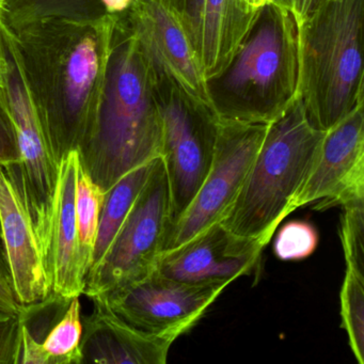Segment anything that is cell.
Wrapping results in <instances>:
<instances>
[{
	"label": "cell",
	"instance_id": "obj_1",
	"mask_svg": "<svg viewBox=\"0 0 364 364\" xmlns=\"http://www.w3.org/2000/svg\"><path fill=\"white\" fill-rule=\"evenodd\" d=\"M116 16L39 21L12 31L57 166L80 150L101 105Z\"/></svg>",
	"mask_w": 364,
	"mask_h": 364
},
{
	"label": "cell",
	"instance_id": "obj_2",
	"mask_svg": "<svg viewBox=\"0 0 364 364\" xmlns=\"http://www.w3.org/2000/svg\"><path fill=\"white\" fill-rule=\"evenodd\" d=\"M163 122L155 75L116 16L101 105L80 146V165L107 193L125 174L161 157Z\"/></svg>",
	"mask_w": 364,
	"mask_h": 364
},
{
	"label": "cell",
	"instance_id": "obj_3",
	"mask_svg": "<svg viewBox=\"0 0 364 364\" xmlns=\"http://www.w3.org/2000/svg\"><path fill=\"white\" fill-rule=\"evenodd\" d=\"M210 107L225 122L269 124L299 97L298 26L270 3L255 12L225 70L206 80Z\"/></svg>",
	"mask_w": 364,
	"mask_h": 364
},
{
	"label": "cell",
	"instance_id": "obj_4",
	"mask_svg": "<svg viewBox=\"0 0 364 364\" xmlns=\"http://www.w3.org/2000/svg\"><path fill=\"white\" fill-rule=\"evenodd\" d=\"M363 5L327 0L297 25L299 97L323 133L364 102Z\"/></svg>",
	"mask_w": 364,
	"mask_h": 364
},
{
	"label": "cell",
	"instance_id": "obj_5",
	"mask_svg": "<svg viewBox=\"0 0 364 364\" xmlns=\"http://www.w3.org/2000/svg\"><path fill=\"white\" fill-rule=\"evenodd\" d=\"M323 132L309 122L300 97L269 123L242 189L221 223L247 240L270 242L314 163Z\"/></svg>",
	"mask_w": 364,
	"mask_h": 364
},
{
	"label": "cell",
	"instance_id": "obj_6",
	"mask_svg": "<svg viewBox=\"0 0 364 364\" xmlns=\"http://www.w3.org/2000/svg\"><path fill=\"white\" fill-rule=\"evenodd\" d=\"M155 93L163 122L161 159L171 200L169 228L191 205L212 167L220 121L210 106L165 78L155 77Z\"/></svg>",
	"mask_w": 364,
	"mask_h": 364
},
{
	"label": "cell",
	"instance_id": "obj_7",
	"mask_svg": "<svg viewBox=\"0 0 364 364\" xmlns=\"http://www.w3.org/2000/svg\"><path fill=\"white\" fill-rule=\"evenodd\" d=\"M169 183L161 157L105 257L89 270L84 295H106L154 272L170 220Z\"/></svg>",
	"mask_w": 364,
	"mask_h": 364
},
{
	"label": "cell",
	"instance_id": "obj_8",
	"mask_svg": "<svg viewBox=\"0 0 364 364\" xmlns=\"http://www.w3.org/2000/svg\"><path fill=\"white\" fill-rule=\"evenodd\" d=\"M6 69L4 95L16 129L20 164L12 169L33 219L39 242L48 225L56 187L58 166L53 156L35 102L25 78L20 56L9 27L0 20Z\"/></svg>",
	"mask_w": 364,
	"mask_h": 364
},
{
	"label": "cell",
	"instance_id": "obj_9",
	"mask_svg": "<svg viewBox=\"0 0 364 364\" xmlns=\"http://www.w3.org/2000/svg\"><path fill=\"white\" fill-rule=\"evenodd\" d=\"M267 127L220 121L212 167L191 205L166 231L161 253L223 221L242 189Z\"/></svg>",
	"mask_w": 364,
	"mask_h": 364
},
{
	"label": "cell",
	"instance_id": "obj_10",
	"mask_svg": "<svg viewBox=\"0 0 364 364\" xmlns=\"http://www.w3.org/2000/svg\"><path fill=\"white\" fill-rule=\"evenodd\" d=\"M225 287L178 282L154 270L103 296L110 309L134 327L176 340L197 323Z\"/></svg>",
	"mask_w": 364,
	"mask_h": 364
},
{
	"label": "cell",
	"instance_id": "obj_11",
	"mask_svg": "<svg viewBox=\"0 0 364 364\" xmlns=\"http://www.w3.org/2000/svg\"><path fill=\"white\" fill-rule=\"evenodd\" d=\"M118 16L135 37L155 77L165 78L210 107L199 61L182 27L159 0H134Z\"/></svg>",
	"mask_w": 364,
	"mask_h": 364
},
{
	"label": "cell",
	"instance_id": "obj_12",
	"mask_svg": "<svg viewBox=\"0 0 364 364\" xmlns=\"http://www.w3.org/2000/svg\"><path fill=\"white\" fill-rule=\"evenodd\" d=\"M363 104L323 134L293 210L313 204L325 210L364 196Z\"/></svg>",
	"mask_w": 364,
	"mask_h": 364
},
{
	"label": "cell",
	"instance_id": "obj_13",
	"mask_svg": "<svg viewBox=\"0 0 364 364\" xmlns=\"http://www.w3.org/2000/svg\"><path fill=\"white\" fill-rule=\"evenodd\" d=\"M263 244L236 235L221 223L161 253L156 270L161 276L188 284L228 287L259 270Z\"/></svg>",
	"mask_w": 364,
	"mask_h": 364
},
{
	"label": "cell",
	"instance_id": "obj_14",
	"mask_svg": "<svg viewBox=\"0 0 364 364\" xmlns=\"http://www.w3.org/2000/svg\"><path fill=\"white\" fill-rule=\"evenodd\" d=\"M77 150L58 164L56 187L46 233L40 242L50 294L73 298L84 295L91 261L80 244L75 213V191L80 173Z\"/></svg>",
	"mask_w": 364,
	"mask_h": 364
},
{
	"label": "cell",
	"instance_id": "obj_15",
	"mask_svg": "<svg viewBox=\"0 0 364 364\" xmlns=\"http://www.w3.org/2000/svg\"><path fill=\"white\" fill-rule=\"evenodd\" d=\"M14 364H82L80 297L50 294L18 314Z\"/></svg>",
	"mask_w": 364,
	"mask_h": 364
},
{
	"label": "cell",
	"instance_id": "obj_16",
	"mask_svg": "<svg viewBox=\"0 0 364 364\" xmlns=\"http://www.w3.org/2000/svg\"><path fill=\"white\" fill-rule=\"evenodd\" d=\"M0 230L16 299L21 306L50 295L41 246L28 206L11 170L0 166Z\"/></svg>",
	"mask_w": 364,
	"mask_h": 364
},
{
	"label": "cell",
	"instance_id": "obj_17",
	"mask_svg": "<svg viewBox=\"0 0 364 364\" xmlns=\"http://www.w3.org/2000/svg\"><path fill=\"white\" fill-rule=\"evenodd\" d=\"M93 311L82 319V363L165 364L176 338L149 333L121 318L105 296L90 298Z\"/></svg>",
	"mask_w": 364,
	"mask_h": 364
},
{
	"label": "cell",
	"instance_id": "obj_18",
	"mask_svg": "<svg viewBox=\"0 0 364 364\" xmlns=\"http://www.w3.org/2000/svg\"><path fill=\"white\" fill-rule=\"evenodd\" d=\"M255 12L242 0H204L193 53L206 80L229 65L250 29Z\"/></svg>",
	"mask_w": 364,
	"mask_h": 364
},
{
	"label": "cell",
	"instance_id": "obj_19",
	"mask_svg": "<svg viewBox=\"0 0 364 364\" xmlns=\"http://www.w3.org/2000/svg\"><path fill=\"white\" fill-rule=\"evenodd\" d=\"M153 161L125 174L106 193L105 202L100 217L91 268L95 267L105 257L121 225L124 223L140 191L144 188L152 169Z\"/></svg>",
	"mask_w": 364,
	"mask_h": 364
},
{
	"label": "cell",
	"instance_id": "obj_20",
	"mask_svg": "<svg viewBox=\"0 0 364 364\" xmlns=\"http://www.w3.org/2000/svg\"><path fill=\"white\" fill-rule=\"evenodd\" d=\"M106 16L100 0H6L3 22L16 31L50 18L92 23Z\"/></svg>",
	"mask_w": 364,
	"mask_h": 364
},
{
	"label": "cell",
	"instance_id": "obj_21",
	"mask_svg": "<svg viewBox=\"0 0 364 364\" xmlns=\"http://www.w3.org/2000/svg\"><path fill=\"white\" fill-rule=\"evenodd\" d=\"M106 193L80 165L75 191V213L80 244L92 265L93 250Z\"/></svg>",
	"mask_w": 364,
	"mask_h": 364
},
{
	"label": "cell",
	"instance_id": "obj_22",
	"mask_svg": "<svg viewBox=\"0 0 364 364\" xmlns=\"http://www.w3.org/2000/svg\"><path fill=\"white\" fill-rule=\"evenodd\" d=\"M342 327L358 363H364V277L346 268L340 291Z\"/></svg>",
	"mask_w": 364,
	"mask_h": 364
},
{
	"label": "cell",
	"instance_id": "obj_23",
	"mask_svg": "<svg viewBox=\"0 0 364 364\" xmlns=\"http://www.w3.org/2000/svg\"><path fill=\"white\" fill-rule=\"evenodd\" d=\"M340 237L346 268L364 277V196L341 205Z\"/></svg>",
	"mask_w": 364,
	"mask_h": 364
},
{
	"label": "cell",
	"instance_id": "obj_24",
	"mask_svg": "<svg viewBox=\"0 0 364 364\" xmlns=\"http://www.w3.org/2000/svg\"><path fill=\"white\" fill-rule=\"evenodd\" d=\"M318 232L308 221L285 223L274 242V255L281 261H300L312 255L318 245Z\"/></svg>",
	"mask_w": 364,
	"mask_h": 364
},
{
	"label": "cell",
	"instance_id": "obj_25",
	"mask_svg": "<svg viewBox=\"0 0 364 364\" xmlns=\"http://www.w3.org/2000/svg\"><path fill=\"white\" fill-rule=\"evenodd\" d=\"M20 164V151L16 129L10 116L7 101L0 86V166L14 169Z\"/></svg>",
	"mask_w": 364,
	"mask_h": 364
},
{
	"label": "cell",
	"instance_id": "obj_26",
	"mask_svg": "<svg viewBox=\"0 0 364 364\" xmlns=\"http://www.w3.org/2000/svg\"><path fill=\"white\" fill-rule=\"evenodd\" d=\"M176 18L188 39L191 48H195L199 33L200 18L204 0H159Z\"/></svg>",
	"mask_w": 364,
	"mask_h": 364
},
{
	"label": "cell",
	"instance_id": "obj_27",
	"mask_svg": "<svg viewBox=\"0 0 364 364\" xmlns=\"http://www.w3.org/2000/svg\"><path fill=\"white\" fill-rule=\"evenodd\" d=\"M22 308L14 293L3 240L0 237V312L16 315L20 313Z\"/></svg>",
	"mask_w": 364,
	"mask_h": 364
},
{
	"label": "cell",
	"instance_id": "obj_28",
	"mask_svg": "<svg viewBox=\"0 0 364 364\" xmlns=\"http://www.w3.org/2000/svg\"><path fill=\"white\" fill-rule=\"evenodd\" d=\"M18 326V314L0 316V364H14Z\"/></svg>",
	"mask_w": 364,
	"mask_h": 364
},
{
	"label": "cell",
	"instance_id": "obj_29",
	"mask_svg": "<svg viewBox=\"0 0 364 364\" xmlns=\"http://www.w3.org/2000/svg\"><path fill=\"white\" fill-rule=\"evenodd\" d=\"M327 0H272V3L291 14L297 25L316 11Z\"/></svg>",
	"mask_w": 364,
	"mask_h": 364
},
{
	"label": "cell",
	"instance_id": "obj_30",
	"mask_svg": "<svg viewBox=\"0 0 364 364\" xmlns=\"http://www.w3.org/2000/svg\"><path fill=\"white\" fill-rule=\"evenodd\" d=\"M106 14L109 16H118V14H123L127 11L134 0H100Z\"/></svg>",
	"mask_w": 364,
	"mask_h": 364
},
{
	"label": "cell",
	"instance_id": "obj_31",
	"mask_svg": "<svg viewBox=\"0 0 364 364\" xmlns=\"http://www.w3.org/2000/svg\"><path fill=\"white\" fill-rule=\"evenodd\" d=\"M242 3L247 6L250 10L257 11L259 8L272 3V0H242Z\"/></svg>",
	"mask_w": 364,
	"mask_h": 364
},
{
	"label": "cell",
	"instance_id": "obj_32",
	"mask_svg": "<svg viewBox=\"0 0 364 364\" xmlns=\"http://www.w3.org/2000/svg\"><path fill=\"white\" fill-rule=\"evenodd\" d=\"M1 38V37H0ZM6 61L5 54H4L3 41H1V48H0V86H3L4 73H5Z\"/></svg>",
	"mask_w": 364,
	"mask_h": 364
},
{
	"label": "cell",
	"instance_id": "obj_33",
	"mask_svg": "<svg viewBox=\"0 0 364 364\" xmlns=\"http://www.w3.org/2000/svg\"><path fill=\"white\" fill-rule=\"evenodd\" d=\"M6 0H0V20L3 18L4 11H5ZM0 48H1V38H0Z\"/></svg>",
	"mask_w": 364,
	"mask_h": 364
},
{
	"label": "cell",
	"instance_id": "obj_34",
	"mask_svg": "<svg viewBox=\"0 0 364 364\" xmlns=\"http://www.w3.org/2000/svg\"><path fill=\"white\" fill-rule=\"evenodd\" d=\"M0 315H5V313L0 312Z\"/></svg>",
	"mask_w": 364,
	"mask_h": 364
},
{
	"label": "cell",
	"instance_id": "obj_35",
	"mask_svg": "<svg viewBox=\"0 0 364 364\" xmlns=\"http://www.w3.org/2000/svg\"><path fill=\"white\" fill-rule=\"evenodd\" d=\"M0 237H1V230H0Z\"/></svg>",
	"mask_w": 364,
	"mask_h": 364
}]
</instances>
